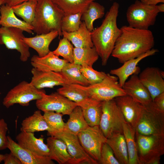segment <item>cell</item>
Wrapping results in <instances>:
<instances>
[{"label": "cell", "instance_id": "obj_1", "mask_svg": "<svg viewBox=\"0 0 164 164\" xmlns=\"http://www.w3.org/2000/svg\"><path fill=\"white\" fill-rule=\"evenodd\" d=\"M117 39L111 55L120 63L137 58L152 49L154 44L152 32L124 26Z\"/></svg>", "mask_w": 164, "mask_h": 164}, {"label": "cell", "instance_id": "obj_2", "mask_svg": "<svg viewBox=\"0 0 164 164\" xmlns=\"http://www.w3.org/2000/svg\"><path fill=\"white\" fill-rule=\"evenodd\" d=\"M119 4L114 2L107 12L101 25L91 32L92 40L102 66H105L111 55L121 30L117 25Z\"/></svg>", "mask_w": 164, "mask_h": 164}, {"label": "cell", "instance_id": "obj_3", "mask_svg": "<svg viewBox=\"0 0 164 164\" xmlns=\"http://www.w3.org/2000/svg\"><path fill=\"white\" fill-rule=\"evenodd\" d=\"M64 13L51 0H38L31 24L33 32L38 35L56 30L59 36H62L61 23Z\"/></svg>", "mask_w": 164, "mask_h": 164}, {"label": "cell", "instance_id": "obj_4", "mask_svg": "<svg viewBox=\"0 0 164 164\" xmlns=\"http://www.w3.org/2000/svg\"><path fill=\"white\" fill-rule=\"evenodd\" d=\"M139 164H159L164 154V135H144L135 132Z\"/></svg>", "mask_w": 164, "mask_h": 164}, {"label": "cell", "instance_id": "obj_5", "mask_svg": "<svg viewBox=\"0 0 164 164\" xmlns=\"http://www.w3.org/2000/svg\"><path fill=\"white\" fill-rule=\"evenodd\" d=\"M72 84L85 91L90 97L99 101H109L119 96L127 95L119 84L118 77L110 73L107 74L101 82L94 84L83 86Z\"/></svg>", "mask_w": 164, "mask_h": 164}, {"label": "cell", "instance_id": "obj_6", "mask_svg": "<svg viewBox=\"0 0 164 164\" xmlns=\"http://www.w3.org/2000/svg\"><path fill=\"white\" fill-rule=\"evenodd\" d=\"M135 128L136 132L142 135H164V112L156 108L153 101L143 105Z\"/></svg>", "mask_w": 164, "mask_h": 164}, {"label": "cell", "instance_id": "obj_7", "mask_svg": "<svg viewBox=\"0 0 164 164\" xmlns=\"http://www.w3.org/2000/svg\"><path fill=\"white\" fill-rule=\"evenodd\" d=\"M159 13L156 5H147L136 0L128 8L126 17L128 26L137 29H148L155 24Z\"/></svg>", "mask_w": 164, "mask_h": 164}, {"label": "cell", "instance_id": "obj_8", "mask_svg": "<svg viewBox=\"0 0 164 164\" xmlns=\"http://www.w3.org/2000/svg\"><path fill=\"white\" fill-rule=\"evenodd\" d=\"M123 116L114 99L102 102L99 127L107 138L118 134H123Z\"/></svg>", "mask_w": 164, "mask_h": 164}, {"label": "cell", "instance_id": "obj_9", "mask_svg": "<svg viewBox=\"0 0 164 164\" xmlns=\"http://www.w3.org/2000/svg\"><path fill=\"white\" fill-rule=\"evenodd\" d=\"M45 93V90L37 89L31 82L23 81L8 92L3 99L2 104L7 108L15 104L26 106L30 101L41 98Z\"/></svg>", "mask_w": 164, "mask_h": 164}, {"label": "cell", "instance_id": "obj_10", "mask_svg": "<svg viewBox=\"0 0 164 164\" xmlns=\"http://www.w3.org/2000/svg\"><path fill=\"white\" fill-rule=\"evenodd\" d=\"M77 135L85 152L98 162L102 146L107 139L99 125L89 126Z\"/></svg>", "mask_w": 164, "mask_h": 164}, {"label": "cell", "instance_id": "obj_11", "mask_svg": "<svg viewBox=\"0 0 164 164\" xmlns=\"http://www.w3.org/2000/svg\"><path fill=\"white\" fill-rule=\"evenodd\" d=\"M23 31L19 28L0 27V44L4 45L8 49L15 50L20 54V59L26 61L30 55L29 46L22 41L25 37Z\"/></svg>", "mask_w": 164, "mask_h": 164}, {"label": "cell", "instance_id": "obj_12", "mask_svg": "<svg viewBox=\"0 0 164 164\" xmlns=\"http://www.w3.org/2000/svg\"><path fill=\"white\" fill-rule=\"evenodd\" d=\"M36 105L38 110L43 112L53 111L69 115L77 106L76 102L57 92L50 94H44L41 98L36 100Z\"/></svg>", "mask_w": 164, "mask_h": 164}, {"label": "cell", "instance_id": "obj_13", "mask_svg": "<svg viewBox=\"0 0 164 164\" xmlns=\"http://www.w3.org/2000/svg\"><path fill=\"white\" fill-rule=\"evenodd\" d=\"M48 135L60 138L65 142L68 152L75 160L76 164H98L97 161L85 152L80 142L77 135L65 130L52 133Z\"/></svg>", "mask_w": 164, "mask_h": 164}, {"label": "cell", "instance_id": "obj_14", "mask_svg": "<svg viewBox=\"0 0 164 164\" xmlns=\"http://www.w3.org/2000/svg\"><path fill=\"white\" fill-rule=\"evenodd\" d=\"M164 73L158 67H148L138 75L141 82L149 91L152 101L157 96L164 92Z\"/></svg>", "mask_w": 164, "mask_h": 164}, {"label": "cell", "instance_id": "obj_15", "mask_svg": "<svg viewBox=\"0 0 164 164\" xmlns=\"http://www.w3.org/2000/svg\"><path fill=\"white\" fill-rule=\"evenodd\" d=\"M31 72L32 76L30 82L38 89L52 88L55 86L70 84L61 72L42 71L33 67Z\"/></svg>", "mask_w": 164, "mask_h": 164}, {"label": "cell", "instance_id": "obj_16", "mask_svg": "<svg viewBox=\"0 0 164 164\" xmlns=\"http://www.w3.org/2000/svg\"><path fill=\"white\" fill-rule=\"evenodd\" d=\"M114 100L125 121L135 128L141 115L143 105L127 95L117 97Z\"/></svg>", "mask_w": 164, "mask_h": 164}, {"label": "cell", "instance_id": "obj_17", "mask_svg": "<svg viewBox=\"0 0 164 164\" xmlns=\"http://www.w3.org/2000/svg\"><path fill=\"white\" fill-rule=\"evenodd\" d=\"M158 52V50L152 48L137 58L125 62L121 67L111 70L110 73L118 77L119 84L122 87L128 77L133 74L138 75L140 73V68L137 65L141 60L154 55Z\"/></svg>", "mask_w": 164, "mask_h": 164}, {"label": "cell", "instance_id": "obj_18", "mask_svg": "<svg viewBox=\"0 0 164 164\" xmlns=\"http://www.w3.org/2000/svg\"><path fill=\"white\" fill-rule=\"evenodd\" d=\"M138 75L133 74L122 86L126 94L143 105L152 101L150 94L140 81Z\"/></svg>", "mask_w": 164, "mask_h": 164}, {"label": "cell", "instance_id": "obj_19", "mask_svg": "<svg viewBox=\"0 0 164 164\" xmlns=\"http://www.w3.org/2000/svg\"><path fill=\"white\" fill-rule=\"evenodd\" d=\"M8 148L21 161L22 164H54L49 157L42 156L20 146L9 136H7Z\"/></svg>", "mask_w": 164, "mask_h": 164}, {"label": "cell", "instance_id": "obj_20", "mask_svg": "<svg viewBox=\"0 0 164 164\" xmlns=\"http://www.w3.org/2000/svg\"><path fill=\"white\" fill-rule=\"evenodd\" d=\"M17 143L22 147L39 155L49 157L50 150L44 138L36 137L34 133L21 131L16 136Z\"/></svg>", "mask_w": 164, "mask_h": 164}, {"label": "cell", "instance_id": "obj_21", "mask_svg": "<svg viewBox=\"0 0 164 164\" xmlns=\"http://www.w3.org/2000/svg\"><path fill=\"white\" fill-rule=\"evenodd\" d=\"M50 150L49 158L59 164H76L68 151L66 145L61 139L50 136L46 139Z\"/></svg>", "mask_w": 164, "mask_h": 164}, {"label": "cell", "instance_id": "obj_22", "mask_svg": "<svg viewBox=\"0 0 164 164\" xmlns=\"http://www.w3.org/2000/svg\"><path fill=\"white\" fill-rule=\"evenodd\" d=\"M68 62L64 59L60 58L51 51L41 57L34 55L31 59V64L33 68L42 71L61 72Z\"/></svg>", "mask_w": 164, "mask_h": 164}, {"label": "cell", "instance_id": "obj_23", "mask_svg": "<svg viewBox=\"0 0 164 164\" xmlns=\"http://www.w3.org/2000/svg\"><path fill=\"white\" fill-rule=\"evenodd\" d=\"M59 36L57 31H51L46 33L37 35L30 37H23L22 41L29 47L36 51L38 56L41 57L45 56L50 51L49 46L52 41Z\"/></svg>", "mask_w": 164, "mask_h": 164}, {"label": "cell", "instance_id": "obj_24", "mask_svg": "<svg viewBox=\"0 0 164 164\" xmlns=\"http://www.w3.org/2000/svg\"><path fill=\"white\" fill-rule=\"evenodd\" d=\"M0 26L19 29L27 33L33 34V28L31 24L18 18L12 9L6 5L0 6Z\"/></svg>", "mask_w": 164, "mask_h": 164}, {"label": "cell", "instance_id": "obj_25", "mask_svg": "<svg viewBox=\"0 0 164 164\" xmlns=\"http://www.w3.org/2000/svg\"><path fill=\"white\" fill-rule=\"evenodd\" d=\"M103 101L90 97L77 103L81 108L85 119L88 125H99L102 112Z\"/></svg>", "mask_w": 164, "mask_h": 164}, {"label": "cell", "instance_id": "obj_26", "mask_svg": "<svg viewBox=\"0 0 164 164\" xmlns=\"http://www.w3.org/2000/svg\"><path fill=\"white\" fill-rule=\"evenodd\" d=\"M62 32L63 37L70 41L75 47H93L91 32L87 28L84 22H82L79 29L77 31L68 32Z\"/></svg>", "mask_w": 164, "mask_h": 164}, {"label": "cell", "instance_id": "obj_27", "mask_svg": "<svg viewBox=\"0 0 164 164\" xmlns=\"http://www.w3.org/2000/svg\"><path fill=\"white\" fill-rule=\"evenodd\" d=\"M123 134L126 143L128 164H139L135 128L125 121L122 123Z\"/></svg>", "mask_w": 164, "mask_h": 164}, {"label": "cell", "instance_id": "obj_28", "mask_svg": "<svg viewBox=\"0 0 164 164\" xmlns=\"http://www.w3.org/2000/svg\"><path fill=\"white\" fill-rule=\"evenodd\" d=\"M21 131L34 133L46 131L48 133L51 132L41 111H35L33 114L24 119L21 123Z\"/></svg>", "mask_w": 164, "mask_h": 164}, {"label": "cell", "instance_id": "obj_29", "mask_svg": "<svg viewBox=\"0 0 164 164\" xmlns=\"http://www.w3.org/2000/svg\"><path fill=\"white\" fill-rule=\"evenodd\" d=\"M106 142L111 148L120 164H128L127 148L123 134H118L108 138Z\"/></svg>", "mask_w": 164, "mask_h": 164}, {"label": "cell", "instance_id": "obj_30", "mask_svg": "<svg viewBox=\"0 0 164 164\" xmlns=\"http://www.w3.org/2000/svg\"><path fill=\"white\" fill-rule=\"evenodd\" d=\"M69 115V118L65 123L64 130L77 135L89 126L79 106H76Z\"/></svg>", "mask_w": 164, "mask_h": 164}, {"label": "cell", "instance_id": "obj_31", "mask_svg": "<svg viewBox=\"0 0 164 164\" xmlns=\"http://www.w3.org/2000/svg\"><path fill=\"white\" fill-rule=\"evenodd\" d=\"M99 56L95 48L93 47L73 48V63L81 66L92 67Z\"/></svg>", "mask_w": 164, "mask_h": 164}, {"label": "cell", "instance_id": "obj_32", "mask_svg": "<svg viewBox=\"0 0 164 164\" xmlns=\"http://www.w3.org/2000/svg\"><path fill=\"white\" fill-rule=\"evenodd\" d=\"M104 7L98 3L93 2L83 12L81 18L87 29L91 32L94 29L93 22L96 19L103 17L105 14Z\"/></svg>", "mask_w": 164, "mask_h": 164}, {"label": "cell", "instance_id": "obj_33", "mask_svg": "<svg viewBox=\"0 0 164 164\" xmlns=\"http://www.w3.org/2000/svg\"><path fill=\"white\" fill-rule=\"evenodd\" d=\"M81 65L73 63L67 62L61 72L68 80L70 84H76L83 86L89 85L88 80L85 78L81 71Z\"/></svg>", "mask_w": 164, "mask_h": 164}, {"label": "cell", "instance_id": "obj_34", "mask_svg": "<svg viewBox=\"0 0 164 164\" xmlns=\"http://www.w3.org/2000/svg\"><path fill=\"white\" fill-rule=\"evenodd\" d=\"M95 0H51L65 14L83 12L91 2Z\"/></svg>", "mask_w": 164, "mask_h": 164}, {"label": "cell", "instance_id": "obj_35", "mask_svg": "<svg viewBox=\"0 0 164 164\" xmlns=\"http://www.w3.org/2000/svg\"><path fill=\"white\" fill-rule=\"evenodd\" d=\"M37 3L36 1H28L11 7L15 14L31 24L34 18Z\"/></svg>", "mask_w": 164, "mask_h": 164}, {"label": "cell", "instance_id": "obj_36", "mask_svg": "<svg viewBox=\"0 0 164 164\" xmlns=\"http://www.w3.org/2000/svg\"><path fill=\"white\" fill-rule=\"evenodd\" d=\"M57 90L60 94L69 100L77 103L90 98L84 91L73 86L72 84H65Z\"/></svg>", "mask_w": 164, "mask_h": 164}, {"label": "cell", "instance_id": "obj_37", "mask_svg": "<svg viewBox=\"0 0 164 164\" xmlns=\"http://www.w3.org/2000/svg\"><path fill=\"white\" fill-rule=\"evenodd\" d=\"M83 12L73 14H65L62 18L61 23L62 32H70L75 31L79 28Z\"/></svg>", "mask_w": 164, "mask_h": 164}, {"label": "cell", "instance_id": "obj_38", "mask_svg": "<svg viewBox=\"0 0 164 164\" xmlns=\"http://www.w3.org/2000/svg\"><path fill=\"white\" fill-rule=\"evenodd\" d=\"M44 112V117L51 130L50 132L47 133L48 135L64 130L65 123L62 118L63 114L53 111Z\"/></svg>", "mask_w": 164, "mask_h": 164}, {"label": "cell", "instance_id": "obj_39", "mask_svg": "<svg viewBox=\"0 0 164 164\" xmlns=\"http://www.w3.org/2000/svg\"><path fill=\"white\" fill-rule=\"evenodd\" d=\"M73 47L70 41L66 37L60 39L57 48L53 51L56 56H61L68 62H73Z\"/></svg>", "mask_w": 164, "mask_h": 164}, {"label": "cell", "instance_id": "obj_40", "mask_svg": "<svg viewBox=\"0 0 164 164\" xmlns=\"http://www.w3.org/2000/svg\"><path fill=\"white\" fill-rule=\"evenodd\" d=\"M81 72L88 81L89 85L94 84L101 82L105 77L107 73L94 70L92 67L87 65L81 66Z\"/></svg>", "mask_w": 164, "mask_h": 164}, {"label": "cell", "instance_id": "obj_41", "mask_svg": "<svg viewBox=\"0 0 164 164\" xmlns=\"http://www.w3.org/2000/svg\"><path fill=\"white\" fill-rule=\"evenodd\" d=\"M98 163L101 164H120L115 157L111 148L106 142L102 146Z\"/></svg>", "mask_w": 164, "mask_h": 164}, {"label": "cell", "instance_id": "obj_42", "mask_svg": "<svg viewBox=\"0 0 164 164\" xmlns=\"http://www.w3.org/2000/svg\"><path fill=\"white\" fill-rule=\"evenodd\" d=\"M8 130V125L3 118L0 119V151L7 148L8 140L7 133Z\"/></svg>", "mask_w": 164, "mask_h": 164}, {"label": "cell", "instance_id": "obj_43", "mask_svg": "<svg viewBox=\"0 0 164 164\" xmlns=\"http://www.w3.org/2000/svg\"><path fill=\"white\" fill-rule=\"evenodd\" d=\"M3 161L4 164H22L18 158L11 152L9 153L4 154Z\"/></svg>", "mask_w": 164, "mask_h": 164}, {"label": "cell", "instance_id": "obj_44", "mask_svg": "<svg viewBox=\"0 0 164 164\" xmlns=\"http://www.w3.org/2000/svg\"><path fill=\"white\" fill-rule=\"evenodd\" d=\"M153 101L158 109L164 112V92L157 96Z\"/></svg>", "mask_w": 164, "mask_h": 164}, {"label": "cell", "instance_id": "obj_45", "mask_svg": "<svg viewBox=\"0 0 164 164\" xmlns=\"http://www.w3.org/2000/svg\"><path fill=\"white\" fill-rule=\"evenodd\" d=\"M38 0H2V5H6L12 7L23 2L28 1H33L37 2Z\"/></svg>", "mask_w": 164, "mask_h": 164}, {"label": "cell", "instance_id": "obj_46", "mask_svg": "<svg viewBox=\"0 0 164 164\" xmlns=\"http://www.w3.org/2000/svg\"><path fill=\"white\" fill-rule=\"evenodd\" d=\"M142 3L150 5H156L159 3H164V0H140Z\"/></svg>", "mask_w": 164, "mask_h": 164}, {"label": "cell", "instance_id": "obj_47", "mask_svg": "<svg viewBox=\"0 0 164 164\" xmlns=\"http://www.w3.org/2000/svg\"><path fill=\"white\" fill-rule=\"evenodd\" d=\"M156 6L159 12H164V3H162L159 5H157Z\"/></svg>", "mask_w": 164, "mask_h": 164}, {"label": "cell", "instance_id": "obj_48", "mask_svg": "<svg viewBox=\"0 0 164 164\" xmlns=\"http://www.w3.org/2000/svg\"><path fill=\"white\" fill-rule=\"evenodd\" d=\"M4 158V155L0 154V163L3 161Z\"/></svg>", "mask_w": 164, "mask_h": 164}, {"label": "cell", "instance_id": "obj_49", "mask_svg": "<svg viewBox=\"0 0 164 164\" xmlns=\"http://www.w3.org/2000/svg\"><path fill=\"white\" fill-rule=\"evenodd\" d=\"M2 5V0H0V6Z\"/></svg>", "mask_w": 164, "mask_h": 164}, {"label": "cell", "instance_id": "obj_50", "mask_svg": "<svg viewBox=\"0 0 164 164\" xmlns=\"http://www.w3.org/2000/svg\"><path fill=\"white\" fill-rule=\"evenodd\" d=\"M110 1H114V0H109Z\"/></svg>", "mask_w": 164, "mask_h": 164}, {"label": "cell", "instance_id": "obj_51", "mask_svg": "<svg viewBox=\"0 0 164 164\" xmlns=\"http://www.w3.org/2000/svg\"><path fill=\"white\" fill-rule=\"evenodd\" d=\"M1 94V92H0V95Z\"/></svg>", "mask_w": 164, "mask_h": 164}]
</instances>
